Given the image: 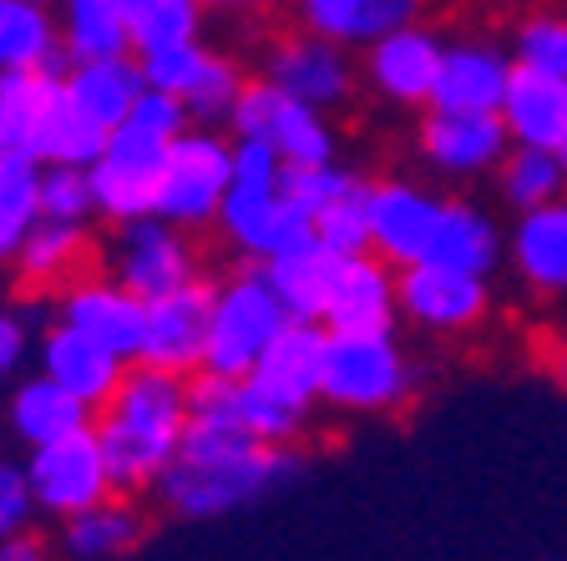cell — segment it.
Returning <instances> with one entry per match:
<instances>
[{
    "mask_svg": "<svg viewBox=\"0 0 567 561\" xmlns=\"http://www.w3.org/2000/svg\"><path fill=\"white\" fill-rule=\"evenodd\" d=\"M299 476V456L289 445H269L244 425H193L188 440L157 480V501L177 521H218L264 501L284 480Z\"/></svg>",
    "mask_w": 567,
    "mask_h": 561,
    "instance_id": "obj_1",
    "label": "cell"
},
{
    "mask_svg": "<svg viewBox=\"0 0 567 561\" xmlns=\"http://www.w3.org/2000/svg\"><path fill=\"white\" fill-rule=\"evenodd\" d=\"M92 430L106 450L117 491H157V480L167 476V466L188 440V380L132 360L117 395L96 409Z\"/></svg>",
    "mask_w": 567,
    "mask_h": 561,
    "instance_id": "obj_2",
    "label": "cell"
},
{
    "mask_svg": "<svg viewBox=\"0 0 567 561\" xmlns=\"http://www.w3.org/2000/svg\"><path fill=\"white\" fill-rule=\"evenodd\" d=\"M324 354H330V329L315 319H289L284 334L254 364V374L238 380L244 425L259 440L295 445L305 435L315 405L324 399Z\"/></svg>",
    "mask_w": 567,
    "mask_h": 561,
    "instance_id": "obj_3",
    "label": "cell"
},
{
    "mask_svg": "<svg viewBox=\"0 0 567 561\" xmlns=\"http://www.w3.org/2000/svg\"><path fill=\"white\" fill-rule=\"evenodd\" d=\"M234 187H228V202L218 212V233L228 248H238L244 258H269L299 248L305 238H315V218L305 208L289 202L284 193V157L264 142L234 137Z\"/></svg>",
    "mask_w": 567,
    "mask_h": 561,
    "instance_id": "obj_4",
    "label": "cell"
},
{
    "mask_svg": "<svg viewBox=\"0 0 567 561\" xmlns=\"http://www.w3.org/2000/svg\"><path fill=\"white\" fill-rule=\"evenodd\" d=\"M421 389V364L411 360L395 329L334 334L324 354V405L340 415H395Z\"/></svg>",
    "mask_w": 567,
    "mask_h": 561,
    "instance_id": "obj_5",
    "label": "cell"
},
{
    "mask_svg": "<svg viewBox=\"0 0 567 561\" xmlns=\"http://www.w3.org/2000/svg\"><path fill=\"white\" fill-rule=\"evenodd\" d=\"M289 309H284L279 289L264 269H244L228 273L224 283H213V324H208V374H228V380H244L254 374V364L264 360L274 340L289 324Z\"/></svg>",
    "mask_w": 567,
    "mask_h": 561,
    "instance_id": "obj_6",
    "label": "cell"
},
{
    "mask_svg": "<svg viewBox=\"0 0 567 561\" xmlns=\"http://www.w3.org/2000/svg\"><path fill=\"white\" fill-rule=\"evenodd\" d=\"M234 153H238L234 132L198 127V122H193V127L167 147L153 212L177 222V228H188V233L218 228V212H224L228 187H234Z\"/></svg>",
    "mask_w": 567,
    "mask_h": 561,
    "instance_id": "obj_7",
    "label": "cell"
},
{
    "mask_svg": "<svg viewBox=\"0 0 567 561\" xmlns=\"http://www.w3.org/2000/svg\"><path fill=\"white\" fill-rule=\"evenodd\" d=\"M228 132L248 142H264L284 157V167H305V163H334L340 157V132H334L330 112L315 102H299L284 86H274L269 76H254L238 96Z\"/></svg>",
    "mask_w": 567,
    "mask_h": 561,
    "instance_id": "obj_8",
    "label": "cell"
},
{
    "mask_svg": "<svg viewBox=\"0 0 567 561\" xmlns=\"http://www.w3.org/2000/svg\"><path fill=\"white\" fill-rule=\"evenodd\" d=\"M415 163L436 183H486L512 153V132L502 112H451L425 106L411 132Z\"/></svg>",
    "mask_w": 567,
    "mask_h": 561,
    "instance_id": "obj_9",
    "label": "cell"
},
{
    "mask_svg": "<svg viewBox=\"0 0 567 561\" xmlns=\"http://www.w3.org/2000/svg\"><path fill=\"white\" fill-rule=\"evenodd\" d=\"M496 309V293L486 273H466L421 258L411 269H401V324H411L425 340H466L476 329H486Z\"/></svg>",
    "mask_w": 567,
    "mask_h": 561,
    "instance_id": "obj_10",
    "label": "cell"
},
{
    "mask_svg": "<svg viewBox=\"0 0 567 561\" xmlns=\"http://www.w3.org/2000/svg\"><path fill=\"white\" fill-rule=\"evenodd\" d=\"M177 137L142 127L137 117H127L122 127H112L102 157L92 163V193H96V218H106L112 228L132 218H153L157 208V183H163L167 147Z\"/></svg>",
    "mask_w": 567,
    "mask_h": 561,
    "instance_id": "obj_11",
    "label": "cell"
},
{
    "mask_svg": "<svg viewBox=\"0 0 567 561\" xmlns=\"http://www.w3.org/2000/svg\"><path fill=\"white\" fill-rule=\"evenodd\" d=\"M106 273H117L137 299H163V293L203 279V263H198V248H193L188 228H177V222L153 212V218H132L112 228Z\"/></svg>",
    "mask_w": 567,
    "mask_h": 561,
    "instance_id": "obj_12",
    "label": "cell"
},
{
    "mask_svg": "<svg viewBox=\"0 0 567 561\" xmlns=\"http://www.w3.org/2000/svg\"><path fill=\"white\" fill-rule=\"evenodd\" d=\"M137 61H142L147 86L177 96L198 127H228L238 96H244V86H248L244 66H238L234 56H224V51L203 46V41H188V46H173V51H153V56H137Z\"/></svg>",
    "mask_w": 567,
    "mask_h": 561,
    "instance_id": "obj_13",
    "label": "cell"
},
{
    "mask_svg": "<svg viewBox=\"0 0 567 561\" xmlns=\"http://www.w3.org/2000/svg\"><path fill=\"white\" fill-rule=\"evenodd\" d=\"M441 56H446V35L431 21L401 25V31H385L375 41H365L360 82L370 86L375 102L401 106V112H425L441 76Z\"/></svg>",
    "mask_w": 567,
    "mask_h": 561,
    "instance_id": "obj_14",
    "label": "cell"
},
{
    "mask_svg": "<svg viewBox=\"0 0 567 561\" xmlns=\"http://www.w3.org/2000/svg\"><path fill=\"white\" fill-rule=\"evenodd\" d=\"M25 476H31L41 516H51V521H66V516L117 496V480H112V466H106V450L96 440V430H76V435H61V440L35 445L25 456Z\"/></svg>",
    "mask_w": 567,
    "mask_h": 561,
    "instance_id": "obj_15",
    "label": "cell"
},
{
    "mask_svg": "<svg viewBox=\"0 0 567 561\" xmlns=\"http://www.w3.org/2000/svg\"><path fill=\"white\" fill-rule=\"evenodd\" d=\"M264 76L274 86H284L299 102H315L324 112H340L354 102V86H360V61L350 56L344 41L315 31H289L279 35L269 51H264Z\"/></svg>",
    "mask_w": 567,
    "mask_h": 561,
    "instance_id": "obj_16",
    "label": "cell"
},
{
    "mask_svg": "<svg viewBox=\"0 0 567 561\" xmlns=\"http://www.w3.org/2000/svg\"><path fill=\"white\" fill-rule=\"evenodd\" d=\"M446 212V193L421 177H375L370 183V253L390 269H411L431 253V238Z\"/></svg>",
    "mask_w": 567,
    "mask_h": 561,
    "instance_id": "obj_17",
    "label": "cell"
},
{
    "mask_svg": "<svg viewBox=\"0 0 567 561\" xmlns=\"http://www.w3.org/2000/svg\"><path fill=\"white\" fill-rule=\"evenodd\" d=\"M208 324H213L208 279H193L183 289L163 293V299H147V324H142L137 360L193 380V374H203V360H208Z\"/></svg>",
    "mask_w": 567,
    "mask_h": 561,
    "instance_id": "obj_18",
    "label": "cell"
},
{
    "mask_svg": "<svg viewBox=\"0 0 567 561\" xmlns=\"http://www.w3.org/2000/svg\"><path fill=\"white\" fill-rule=\"evenodd\" d=\"M517 76V56L512 41H496L486 31L446 35V56H441V76L431 106H451V112H502L507 86Z\"/></svg>",
    "mask_w": 567,
    "mask_h": 561,
    "instance_id": "obj_19",
    "label": "cell"
},
{
    "mask_svg": "<svg viewBox=\"0 0 567 561\" xmlns=\"http://www.w3.org/2000/svg\"><path fill=\"white\" fill-rule=\"evenodd\" d=\"M56 319L92 334V340H102L122 360H137L142 324H147V299H137L117 273H76L71 283L56 289Z\"/></svg>",
    "mask_w": 567,
    "mask_h": 561,
    "instance_id": "obj_20",
    "label": "cell"
},
{
    "mask_svg": "<svg viewBox=\"0 0 567 561\" xmlns=\"http://www.w3.org/2000/svg\"><path fill=\"white\" fill-rule=\"evenodd\" d=\"M507 269L517 273V283L532 299L563 304L567 299V198L527 208V212H512Z\"/></svg>",
    "mask_w": 567,
    "mask_h": 561,
    "instance_id": "obj_21",
    "label": "cell"
},
{
    "mask_svg": "<svg viewBox=\"0 0 567 561\" xmlns=\"http://www.w3.org/2000/svg\"><path fill=\"white\" fill-rule=\"evenodd\" d=\"M127 364L132 360H122L117 350H106L102 340L61 324V319H51V324L35 334V370L51 374L56 385H66L71 395H82L92 409H102L106 399L117 395Z\"/></svg>",
    "mask_w": 567,
    "mask_h": 561,
    "instance_id": "obj_22",
    "label": "cell"
},
{
    "mask_svg": "<svg viewBox=\"0 0 567 561\" xmlns=\"http://www.w3.org/2000/svg\"><path fill=\"white\" fill-rule=\"evenodd\" d=\"M401 324V269H390L380 253H354L340 263L324 329L334 334H375Z\"/></svg>",
    "mask_w": 567,
    "mask_h": 561,
    "instance_id": "obj_23",
    "label": "cell"
},
{
    "mask_svg": "<svg viewBox=\"0 0 567 561\" xmlns=\"http://www.w3.org/2000/svg\"><path fill=\"white\" fill-rule=\"evenodd\" d=\"M0 415H6V430H11L25 450H35V445H47V440H61V435L92 430L96 425V409L41 370L25 374V380H16Z\"/></svg>",
    "mask_w": 567,
    "mask_h": 561,
    "instance_id": "obj_24",
    "label": "cell"
},
{
    "mask_svg": "<svg viewBox=\"0 0 567 561\" xmlns=\"http://www.w3.org/2000/svg\"><path fill=\"white\" fill-rule=\"evenodd\" d=\"M61 86L86 117H96L106 132L122 127L132 117V106L147 92V76H142V61L132 56H92V61H66L61 71Z\"/></svg>",
    "mask_w": 567,
    "mask_h": 561,
    "instance_id": "obj_25",
    "label": "cell"
},
{
    "mask_svg": "<svg viewBox=\"0 0 567 561\" xmlns=\"http://www.w3.org/2000/svg\"><path fill=\"white\" fill-rule=\"evenodd\" d=\"M502 122L512 132V147H543V153H563L567 142V82L547 76V71L517 66L502 102Z\"/></svg>",
    "mask_w": 567,
    "mask_h": 561,
    "instance_id": "obj_26",
    "label": "cell"
},
{
    "mask_svg": "<svg viewBox=\"0 0 567 561\" xmlns=\"http://www.w3.org/2000/svg\"><path fill=\"white\" fill-rule=\"evenodd\" d=\"M147 537V516L127 491L106 496L86 511L66 516L56 531V547L66 561H117Z\"/></svg>",
    "mask_w": 567,
    "mask_h": 561,
    "instance_id": "obj_27",
    "label": "cell"
},
{
    "mask_svg": "<svg viewBox=\"0 0 567 561\" xmlns=\"http://www.w3.org/2000/svg\"><path fill=\"white\" fill-rule=\"evenodd\" d=\"M425 258L492 279V273L507 263V228H502L496 212L482 208V202L446 198V212H441V228H436V238H431V253Z\"/></svg>",
    "mask_w": 567,
    "mask_h": 561,
    "instance_id": "obj_28",
    "label": "cell"
},
{
    "mask_svg": "<svg viewBox=\"0 0 567 561\" xmlns=\"http://www.w3.org/2000/svg\"><path fill=\"white\" fill-rule=\"evenodd\" d=\"M61 96V71H6L0 76V163H41V132Z\"/></svg>",
    "mask_w": 567,
    "mask_h": 561,
    "instance_id": "obj_29",
    "label": "cell"
},
{
    "mask_svg": "<svg viewBox=\"0 0 567 561\" xmlns=\"http://www.w3.org/2000/svg\"><path fill=\"white\" fill-rule=\"evenodd\" d=\"M340 263H344V258L334 253L330 243L305 238L299 248L269 258V263H264V273L274 279V289H279V299H284V309H289V314L324 324V309H330L334 279H340Z\"/></svg>",
    "mask_w": 567,
    "mask_h": 561,
    "instance_id": "obj_30",
    "label": "cell"
},
{
    "mask_svg": "<svg viewBox=\"0 0 567 561\" xmlns=\"http://www.w3.org/2000/svg\"><path fill=\"white\" fill-rule=\"evenodd\" d=\"M61 15L47 0H0V76L6 71H56Z\"/></svg>",
    "mask_w": 567,
    "mask_h": 561,
    "instance_id": "obj_31",
    "label": "cell"
},
{
    "mask_svg": "<svg viewBox=\"0 0 567 561\" xmlns=\"http://www.w3.org/2000/svg\"><path fill=\"white\" fill-rule=\"evenodd\" d=\"M86 258H92L86 222L41 218L35 233L25 238L21 258H16V273H21V283H31V289H61V283H71L86 269Z\"/></svg>",
    "mask_w": 567,
    "mask_h": 561,
    "instance_id": "obj_32",
    "label": "cell"
},
{
    "mask_svg": "<svg viewBox=\"0 0 567 561\" xmlns=\"http://www.w3.org/2000/svg\"><path fill=\"white\" fill-rule=\"evenodd\" d=\"M61 41H66V61H92V56H127V0H61Z\"/></svg>",
    "mask_w": 567,
    "mask_h": 561,
    "instance_id": "obj_33",
    "label": "cell"
},
{
    "mask_svg": "<svg viewBox=\"0 0 567 561\" xmlns=\"http://www.w3.org/2000/svg\"><path fill=\"white\" fill-rule=\"evenodd\" d=\"M496 202L507 212H527L543 202L567 198V173H563V153H543V147H512L507 163L496 167L492 177Z\"/></svg>",
    "mask_w": 567,
    "mask_h": 561,
    "instance_id": "obj_34",
    "label": "cell"
},
{
    "mask_svg": "<svg viewBox=\"0 0 567 561\" xmlns=\"http://www.w3.org/2000/svg\"><path fill=\"white\" fill-rule=\"evenodd\" d=\"M35 222H41V163L11 157L0 163V273L16 269Z\"/></svg>",
    "mask_w": 567,
    "mask_h": 561,
    "instance_id": "obj_35",
    "label": "cell"
},
{
    "mask_svg": "<svg viewBox=\"0 0 567 561\" xmlns=\"http://www.w3.org/2000/svg\"><path fill=\"white\" fill-rule=\"evenodd\" d=\"M203 0H127V35L132 56H153V51H173L203 41Z\"/></svg>",
    "mask_w": 567,
    "mask_h": 561,
    "instance_id": "obj_36",
    "label": "cell"
},
{
    "mask_svg": "<svg viewBox=\"0 0 567 561\" xmlns=\"http://www.w3.org/2000/svg\"><path fill=\"white\" fill-rule=\"evenodd\" d=\"M106 137H112V132H106L96 117H86L82 106L66 96V86H61L56 106H51V117H47V132H41V163L92 167L96 157H102Z\"/></svg>",
    "mask_w": 567,
    "mask_h": 561,
    "instance_id": "obj_37",
    "label": "cell"
},
{
    "mask_svg": "<svg viewBox=\"0 0 567 561\" xmlns=\"http://www.w3.org/2000/svg\"><path fill=\"white\" fill-rule=\"evenodd\" d=\"M512 56L517 66L547 71L567 82V11H527L512 31Z\"/></svg>",
    "mask_w": 567,
    "mask_h": 561,
    "instance_id": "obj_38",
    "label": "cell"
},
{
    "mask_svg": "<svg viewBox=\"0 0 567 561\" xmlns=\"http://www.w3.org/2000/svg\"><path fill=\"white\" fill-rule=\"evenodd\" d=\"M315 238L330 243L340 258L370 253V177H354L350 193L330 202V208L315 218Z\"/></svg>",
    "mask_w": 567,
    "mask_h": 561,
    "instance_id": "obj_39",
    "label": "cell"
},
{
    "mask_svg": "<svg viewBox=\"0 0 567 561\" xmlns=\"http://www.w3.org/2000/svg\"><path fill=\"white\" fill-rule=\"evenodd\" d=\"M289 11L305 31L344 41V46H365L375 35V0H289Z\"/></svg>",
    "mask_w": 567,
    "mask_h": 561,
    "instance_id": "obj_40",
    "label": "cell"
},
{
    "mask_svg": "<svg viewBox=\"0 0 567 561\" xmlns=\"http://www.w3.org/2000/svg\"><path fill=\"white\" fill-rule=\"evenodd\" d=\"M41 218H56V222H92V218H96L92 167L41 163Z\"/></svg>",
    "mask_w": 567,
    "mask_h": 561,
    "instance_id": "obj_41",
    "label": "cell"
},
{
    "mask_svg": "<svg viewBox=\"0 0 567 561\" xmlns=\"http://www.w3.org/2000/svg\"><path fill=\"white\" fill-rule=\"evenodd\" d=\"M354 177H360V173H350V167H340V163L284 167V193H289V202H295V208H305L309 218H319V212L330 208L340 193H350Z\"/></svg>",
    "mask_w": 567,
    "mask_h": 561,
    "instance_id": "obj_42",
    "label": "cell"
},
{
    "mask_svg": "<svg viewBox=\"0 0 567 561\" xmlns=\"http://www.w3.org/2000/svg\"><path fill=\"white\" fill-rule=\"evenodd\" d=\"M35 516H41V506H35L25 460L0 456V541L16 537V531H31Z\"/></svg>",
    "mask_w": 567,
    "mask_h": 561,
    "instance_id": "obj_43",
    "label": "cell"
},
{
    "mask_svg": "<svg viewBox=\"0 0 567 561\" xmlns=\"http://www.w3.org/2000/svg\"><path fill=\"white\" fill-rule=\"evenodd\" d=\"M25 354H31V319H25L21 309L0 304V389L16 380Z\"/></svg>",
    "mask_w": 567,
    "mask_h": 561,
    "instance_id": "obj_44",
    "label": "cell"
},
{
    "mask_svg": "<svg viewBox=\"0 0 567 561\" xmlns=\"http://www.w3.org/2000/svg\"><path fill=\"white\" fill-rule=\"evenodd\" d=\"M415 21H425V0H375V35L401 31V25H415Z\"/></svg>",
    "mask_w": 567,
    "mask_h": 561,
    "instance_id": "obj_45",
    "label": "cell"
},
{
    "mask_svg": "<svg viewBox=\"0 0 567 561\" xmlns=\"http://www.w3.org/2000/svg\"><path fill=\"white\" fill-rule=\"evenodd\" d=\"M0 561H51V547L41 531H16L0 541Z\"/></svg>",
    "mask_w": 567,
    "mask_h": 561,
    "instance_id": "obj_46",
    "label": "cell"
},
{
    "mask_svg": "<svg viewBox=\"0 0 567 561\" xmlns=\"http://www.w3.org/2000/svg\"><path fill=\"white\" fill-rule=\"evenodd\" d=\"M208 11H228V15H254V11H264L269 0H203Z\"/></svg>",
    "mask_w": 567,
    "mask_h": 561,
    "instance_id": "obj_47",
    "label": "cell"
},
{
    "mask_svg": "<svg viewBox=\"0 0 567 561\" xmlns=\"http://www.w3.org/2000/svg\"><path fill=\"white\" fill-rule=\"evenodd\" d=\"M553 374H557V385L567 389V344H563V350H557V360H553Z\"/></svg>",
    "mask_w": 567,
    "mask_h": 561,
    "instance_id": "obj_48",
    "label": "cell"
},
{
    "mask_svg": "<svg viewBox=\"0 0 567 561\" xmlns=\"http://www.w3.org/2000/svg\"><path fill=\"white\" fill-rule=\"evenodd\" d=\"M563 173H567V142H563Z\"/></svg>",
    "mask_w": 567,
    "mask_h": 561,
    "instance_id": "obj_49",
    "label": "cell"
},
{
    "mask_svg": "<svg viewBox=\"0 0 567 561\" xmlns=\"http://www.w3.org/2000/svg\"><path fill=\"white\" fill-rule=\"evenodd\" d=\"M47 6H61V0H47Z\"/></svg>",
    "mask_w": 567,
    "mask_h": 561,
    "instance_id": "obj_50",
    "label": "cell"
}]
</instances>
